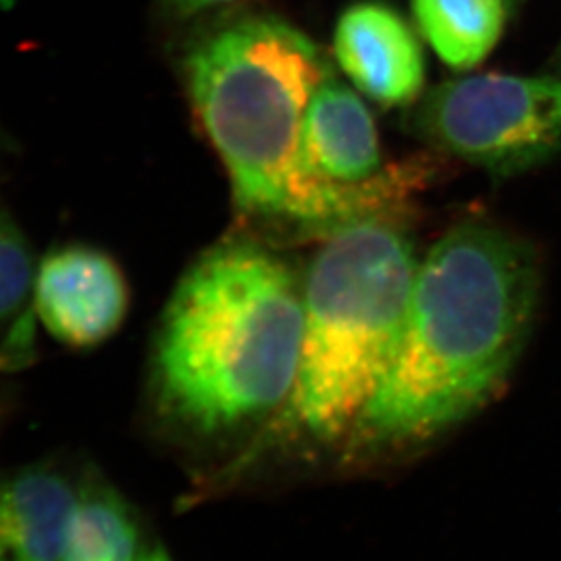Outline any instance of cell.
Listing matches in <instances>:
<instances>
[{"label": "cell", "mask_w": 561, "mask_h": 561, "mask_svg": "<svg viewBox=\"0 0 561 561\" xmlns=\"http://www.w3.org/2000/svg\"><path fill=\"white\" fill-rule=\"evenodd\" d=\"M505 0H412L423 37L453 70H470L491 54L505 26Z\"/></svg>", "instance_id": "30bf717a"}, {"label": "cell", "mask_w": 561, "mask_h": 561, "mask_svg": "<svg viewBox=\"0 0 561 561\" xmlns=\"http://www.w3.org/2000/svg\"><path fill=\"white\" fill-rule=\"evenodd\" d=\"M302 341V285L250 241L208 250L173 290L157 330L151 385L164 416L222 431L290 400Z\"/></svg>", "instance_id": "3957f363"}, {"label": "cell", "mask_w": 561, "mask_h": 561, "mask_svg": "<svg viewBox=\"0 0 561 561\" xmlns=\"http://www.w3.org/2000/svg\"><path fill=\"white\" fill-rule=\"evenodd\" d=\"M139 525L119 492L88 481L79 486L62 561H137Z\"/></svg>", "instance_id": "8fae6325"}, {"label": "cell", "mask_w": 561, "mask_h": 561, "mask_svg": "<svg viewBox=\"0 0 561 561\" xmlns=\"http://www.w3.org/2000/svg\"><path fill=\"white\" fill-rule=\"evenodd\" d=\"M334 55L352 84L385 106L416 103L425 87V57L403 16L381 2H357L343 11Z\"/></svg>", "instance_id": "52a82bcc"}, {"label": "cell", "mask_w": 561, "mask_h": 561, "mask_svg": "<svg viewBox=\"0 0 561 561\" xmlns=\"http://www.w3.org/2000/svg\"><path fill=\"white\" fill-rule=\"evenodd\" d=\"M540 263L525 239L469 221L420 261L387 373L356 425L423 439L469 417L507 381L535 321Z\"/></svg>", "instance_id": "7a4b0ae2"}, {"label": "cell", "mask_w": 561, "mask_h": 561, "mask_svg": "<svg viewBox=\"0 0 561 561\" xmlns=\"http://www.w3.org/2000/svg\"><path fill=\"white\" fill-rule=\"evenodd\" d=\"M558 57H560V60H561V44H560V49H558Z\"/></svg>", "instance_id": "2e32d148"}, {"label": "cell", "mask_w": 561, "mask_h": 561, "mask_svg": "<svg viewBox=\"0 0 561 561\" xmlns=\"http://www.w3.org/2000/svg\"><path fill=\"white\" fill-rule=\"evenodd\" d=\"M77 492L41 465L0 478V561H62Z\"/></svg>", "instance_id": "9c48e42d"}, {"label": "cell", "mask_w": 561, "mask_h": 561, "mask_svg": "<svg viewBox=\"0 0 561 561\" xmlns=\"http://www.w3.org/2000/svg\"><path fill=\"white\" fill-rule=\"evenodd\" d=\"M412 125L428 145L492 175L527 172L561 153V79H450L417 99Z\"/></svg>", "instance_id": "5b68a950"}, {"label": "cell", "mask_w": 561, "mask_h": 561, "mask_svg": "<svg viewBox=\"0 0 561 561\" xmlns=\"http://www.w3.org/2000/svg\"><path fill=\"white\" fill-rule=\"evenodd\" d=\"M183 73L192 108L244 214L332 232L383 216L423 178L416 168H394L367 183L334 184L308 170L305 115L334 70L290 22L268 15L228 22L188 49Z\"/></svg>", "instance_id": "6da1fadb"}, {"label": "cell", "mask_w": 561, "mask_h": 561, "mask_svg": "<svg viewBox=\"0 0 561 561\" xmlns=\"http://www.w3.org/2000/svg\"><path fill=\"white\" fill-rule=\"evenodd\" d=\"M35 297L44 329L73 348H92L112 337L130 307L121 266L82 244L46 255L35 274Z\"/></svg>", "instance_id": "8992f818"}, {"label": "cell", "mask_w": 561, "mask_h": 561, "mask_svg": "<svg viewBox=\"0 0 561 561\" xmlns=\"http://www.w3.org/2000/svg\"><path fill=\"white\" fill-rule=\"evenodd\" d=\"M505 2H507V4H511V2H514V0H505Z\"/></svg>", "instance_id": "e0dca14e"}, {"label": "cell", "mask_w": 561, "mask_h": 561, "mask_svg": "<svg viewBox=\"0 0 561 561\" xmlns=\"http://www.w3.org/2000/svg\"><path fill=\"white\" fill-rule=\"evenodd\" d=\"M32 285V249L13 217L0 206V321L16 313Z\"/></svg>", "instance_id": "7c38bea8"}, {"label": "cell", "mask_w": 561, "mask_h": 561, "mask_svg": "<svg viewBox=\"0 0 561 561\" xmlns=\"http://www.w3.org/2000/svg\"><path fill=\"white\" fill-rule=\"evenodd\" d=\"M2 414H4V405H2V398H0V420H2Z\"/></svg>", "instance_id": "9a60e30c"}, {"label": "cell", "mask_w": 561, "mask_h": 561, "mask_svg": "<svg viewBox=\"0 0 561 561\" xmlns=\"http://www.w3.org/2000/svg\"><path fill=\"white\" fill-rule=\"evenodd\" d=\"M164 2H167V8L172 11L173 15L188 19V16L203 15L208 11L219 10L225 5L238 4L243 0H164Z\"/></svg>", "instance_id": "4fadbf2b"}, {"label": "cell", "mask_w": 561, "mask_h": 561, "mask_svg": "<svg viewBox=\"0 0 561 561\" xmlns=\"http://www.w3.org/2000/svg\"><path fill=\"white\" fill-rule=\"evenodd\" d=\"M420 260L383 216L329 232L302 283V341L291 390L297 423L318 437L356 425L389 368Z\"/></svg>", "instance_id": "277c9868"}, {"label": "cell", "mask_w": 561, "mask_h": 561, "mask_svg": "<svg viewBox=\"0 0 561 561\" xmlns=\"http://www.w3.org/2000/svg\"><path fill=\"white\" fill-rule=\"evenodd\" d=\"M302 159L308 170L327 183L362 184L383 173L373 114L335 73L321 82L308 104Z\"/></svg>", "instance_id": "ba28073f"}, {"label": "cell", "mask_w": 561, "mask_h": 561, "mask_svg": "<svg viewBox=\"0 0 561 561\" xmlns=\"http://www.w3.org/2000/svg\"><path fill=\"white\" fill-rule=\"evenodd\" d=\"M137 561H172L170 557H168V552L162 549V547H156V549H150V551L140 552V557L137 558Z\"/></svg>", "instance_id": "5bb4252c"}]
</instances>
